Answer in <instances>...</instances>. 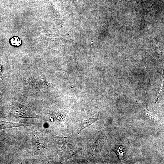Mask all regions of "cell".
<instances>
[{
    "instance_id": "1",
    "label": "cell",
    "mask_w": 164,
    "mask_h": 164,
    "mask_svg": "<svg viewBox=\"0 0 164 164\" xmlns=\"http://www.w3.org/2000/svg\"><path fill=\"white\" fill-rule=\"evenodd\" d=\"M11 115L17 118H32L44 119L41 116L36 114L26 105H14L10 111Z\"/></svg>"
},
{
    "instance_id": "2",
    "label": "cell",
    "mask_w": 164,
    "mask_h": 164,
    "mask_svg": "<svg viewBox=\"0 0 164 164\" xmlns=\"http://www.w3.org/2000/svg\"><path fill=\"white\" fill-rule=\"evenodd\" d=\"M20 76L23 79L24 85L26 87L43 90L47 88L50 84L47 82L44 74L41 75L37 79L33 78L27 79Z\"/></svg>"
},
{
    "instance_id": "3",
    "label": "cell",
    "mask_w": 164,
    "mask_h": 164,
    "mask_svg": "<svg viewBox=\"0 0 164 164\" xmlns=\"http://www.w3.org/2000/svg\"><path fill=\"white\" fill-rule=\"evenodd\" d=\"M28 125L27 123L25 122L12 123L0 121V130Z\"/></svg>"
},
{
    "instance_id": "4",
    "label": "cell",
    "mask_w": 164,
    "mask_h": 164,
    "mask_svg": "<svg viewBox=\"0 0 164 164\" xmlns=\"http://www.w3.org/2000/svg\"><path fill=\"white\" fill-rule=\"evenodd\" d=\"M115 152L118 156L120 159H122L125 155V150L124 146L122 145L116 147Z\"/></svg>"
},
{
    "instance_id": "5",
    "label": "cell",
    "mask_w": 164,
    "mask_h": 164,
    "mask_svg": "<svg viewBox=\"0 0 164 164\" xmlns=\"http://www.w3.org/2000/svg\"><path fill=\"white\" fill-rule=\"evenodd\" d=\"M97 117L94 116L92 118L87 120L86 121L84 122L82 125L80 131H79V132H80L84 128L90 126L91 124L97 121Z\"/></svg>"
},
{
    "instance_id": "6",
    "label": "cell",
    "mask_w": 164,
    "mask_h": 164,
    "mask_svg": "<svg viewBox=\"0 0 164 164\" xmlns=\"http://www.w3.org/2000/svg\"><path fill=\"white\" fill-rule=\"evenodd\" d=\"M144 114L148 118L155 121H157L159 120V118L155 114L147 110H145Z\"/></svg>"
},
{
    "instance_id": "7",
    "label": "cell",
    "mask_w": 164,
    "mask_h": 164,
    "mask_svg": "<svg viewBox=\"0 0 164 164\" xmlns=\"http://www.w3.org/2000/svg\"><path fill=\"white\" fill-rule=\"evenodd\" d=\"M11 43L15 46H19L21 44V39L18 37H12L10 40Z\"/></svg>"
},
{
    "instance_id": "8",
    "label": "cell",
    "mask_w": 164,
    "mask_h": 164,
    "mask_svg": "<svg viewBox=\"0 0 164 164\" xmlns=\"http://www.w3.org/2000/svg\"><path fill=\"white\" fill-rule=\"evenodd\" d=\"M1 96V94L0 93V97Z\"/></svg>"
}]
</instances>
